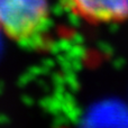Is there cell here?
Returning <instances> with one entry per match:
<instances>
[{"label":"cell","mask_w":128,"mask_h":128,"mask_svg":"<svg viewBox=\"0 0 128 128\" xmlns=\"http://www.w3.org/2000/svg\"><path fill=\"white\" fill-rule=\"evenodd\" d=\"M50 27L47 0H0V30L17 44L40 48Z\"/></svg>","instance_id":"1"},{"label":"cell","mask_w":128,"mask_h":128,"mask_svg":"<svg viewBox=\"0 0 128 128\" xmlns=\"http://www.w3.org/2000/svg\"><path fill=\"white\" fill-rule=\"evenodd\" d=\"M70 9L90 22H116L128 18V0H65Z\"/></svg>","instance_id":"2"}]
</instances>
